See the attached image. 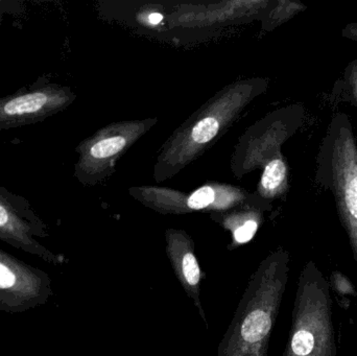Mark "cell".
Wrapping results in <instances>:
<instances>
[{
  "label": "cell",
  "instance_id": "6da1fadb",
  "mask_svg": "<svg viewBox=\"0 0 357 356\" xmlns=\"http://www.w3.org/2000/svg\"><path fill=\"white\" fill-rule=\"evenodd\" d=\"M289 253L268 255L251 276L216 356H268L289 281Z\"/></svg>",
  "mask_w": 357,
  "mask_h": 356
},
{
  "label": "cell",
  "instance_id": "7a4b0ae2",
  "mask_svg": "<svg viewBox=\"0 0 357 356\" xmlns=\"http://www.w3.org/2000/svg\"><path fill=\"white\" fill-rule=\"evenodd\" d=\"M331 282L314 261L298 280L291 327L282 356H335Z\"/></svg>",
  "mask_w": 357,
  "mask_h": 356
},
{
  "label": "cell",
  "instance_id": "3957f363",
  "mask_svg": "<svg viewBox=\"0 0 357 356\" xmlns=\"http://www.w3.org/2000/svg\"><path fill=\"white\" fill-rule=\"evenodd\" d=\"M46 238L47 227L29 201L0 186V240L46 263L58 265L62 261L60 255L40 242Z\"/></svg>",
  "mask_w": 357,
  "mask_h": 356
},
{
  "label": "cell",
  "instance_id": "277c9868",
  "mask_svg": "<svg viewBox=\"0 0 357 356\" xmlns=\"http://www.w3.org/2000/svg\"><path fill=\"white\" fill-rule=\"evenodd\" d=\"M52 296L45 272L0 250V311L23 314L43 307Z\"/></svg>",
  "mask_w": 357,
  "mask_h": 356
},
{
  "label": "cell",
  "instance_id": "5b68a950",
  "mask_svg": "<svg viewBox=\"0 0 357 356\" xmlns=\"http://www.w3.org/2000/svg\"><path fill=\"white\" fill-rule=\"evenodd\" d=\"M68 93L47 77H38L29 87L0 98V130L35 125L68 102Z\"/></svg>",
  "mask_w": 357,
  "mask_h": 356
},
{
  "label": "cell",
  "instance_id": "8992f818",
  "mask_svg": "<svg viewBox=\"0 0 357 356\" xmlns=\"http://www.w3.org/2000/svg\"><path fill=\"white\" fill-rule=\"evenodd\" d=\"M331 162L337 209L357 265V146L347 127L335 136Z\"/></svg>",
  "mask_w": 357,
  "mask_h": 356
},
{
  "label": "cell",
  "instance_id": "52a82bcc",
  "mask_svg": "<svg viewBox=\"0 0 357 356\" xmlns=\"http://www.w3.org/2000/svg\"><path fill=\"white\" fill-rule=\"evenodd\" d=\"M167 256L183 290L189 298L192 299L202 320L208 328L207 319L201 301V284L204 274L190 240L178 235L169 238Z\"/></svg>",
  "mask_w": 357,
  "mask_h": 356
},
{
  "label": "cell",
  "instance_id": "ba28073f",
  "mask_svg": "<svg viewBox=\"0 0 357 356\" xmlns=\"http://www.w3.org/2000/svg\"><path fill=\"white\" fill-rule=\"evenodd\" d=\"M287 178V167L280 159H275L268 163L262 175V187L268 192L274 194L284 183Z\"/></svg>",
  "mask_w": 357,
  "mask_h": 356
},
{
  "label": "cell",
  "instance_id": "9c48e42d",
  "mask_svg": "<svg viewBox=\"0 0 357 356\" xmlns=\"http://www.w3.org/2000/svg\"><path fill=\"white\" fill-rule=\"evenodd\" d=\"M126 146L125 138L117 136V137L107 138L96 142L90 148V155L96 159L108 158L112 155L116 154L119 150H123Z\"/></svg>",
  "mask_w": 357,
  "mask_h": 356
},
{
  "label": "cell",
  "instance_id": "30bf717a",
  "mask_svg": "<svg viewBox=\"0 0 357 356\" xmlns=\"http://www.w3.org/2000/svg\"><path fill=\"white\" fill-rule=\"evenodd\" d=\"M218 121L214 117H206L195 125L192 130V138L197 144L210 141L218 134Z\"/></svg>",
  "mask_w": 357,
  "mask_h": 356
},
{
  "label": "cell",
  "instance_id": "8fae6325",
  "mask_svg": "<svg viewBox=\"0 0 357 356\" xmlns=\"http://www.w3.org/2000/svg\"><path fill=\"white\" fill-rule=\"evenodd\" d=\"M213 201V189L209 186H204V187L199 188L191 194L190 198L188 199V206L189 208L199 210V209L209 206Z\"/></svg>",
  "mask_w": 357,
  "mask_h": 356
},
{
  "label": "cell",
  "instance_id": "7c38bea8",
  "mask_svg": "<svg viewBox=\"0 0 357 356\" xmlns=\"http://www.w3.org/2000/svg\"><path fill=\"white\" fill-rule=\"evenodd\" d=\"M257 228L258 224L253 221V219L245 222L241 227L235 229L234 233H233L235 242L238 245H243L245 242H250L255 235Z\"/></svg>",
  "mask_w": 357,
  "mask_h": 356
},
{
  "label": "cell",
  "instance_id": "4fadbf2b",
  "mask_svg": "<svg viewBox=\"0 0 357 356\" xmlns=\"http://www.w3.org/2000/svg\"><path fill=\"white\" fill-rule=\"evenodd\" d=\"M24 10V2L21 0H0V26L8 15H18Z\"/></svg>",
  "mask_w": 357,
  "mask_h": 356
},
{
  "label": "cell",
  "instance_id": "5bb4252c",
  "mask_svg": "<svg viewBox=\"0 0 357 356\" xmlns=\"http://www.w3.org/2000/svg\"><path fill=\"white\" fill-rule=\"evenodd\" d=\"M350 86H351L352 91L357 98V63L352 65L351 70H350Z\"/></svg>",
  "mask_w": 357,
  "mask_h": 356
},
{
  "label": "cell",
  "instance_id": "9a60e30c",
  "mask_svg": "<svg viewBox=\"0 0 357 356\" xmlns=\"http://www.w3.org/2000/svg\"><path fill=\"white\" fill-rule=\"evenodd\" d=\"M163 16L161 14H158V13H154V14H151L150 17H149V20L152 24H158L162 21Z\"/></svg>",
  "mask_w": 357,
  "mask_h": 356
}]
</instances>
